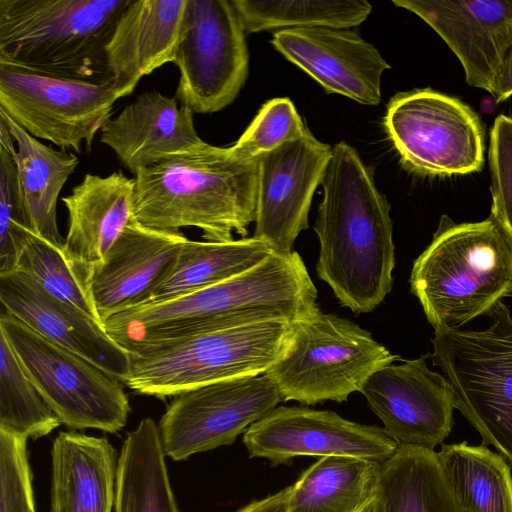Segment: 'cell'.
I'll return each mask as SVG.
<instances>
[{"label": "cell", "instance_id": "1", "mask_svg": "<svg viewBox=\"0 0 512 512\" xmlns=\"http://www.w3.org/2000/svg\"><path fill=\"white\" fill-rule=\"evenodd\" d=\"M321 184L314 225L320 243L317 275L342 306L371 312L393 285L391 205L377 189L372 169L345 142L332 147Z\"/></svg>", "mask_w": 512, "mask_h": 512}, {"label": "cell", "instance_id": "2", "mask_svg": "<svg viewBox=\"0 0 512 512\" xmlns=\"http://www.w3.org/2000/svg\"><path fill=\"white\" fill-rule=\"evenodd\" d=\"M317 289L301 256L273 251L249 270L215 285L108 317L103 326L122 347L164 342L198 332L319 310Z\"/></svg>", "mask_w": 512, "mask_h": 512}, {"label": "cell", "instance_id": "3", "mask_svg": "<svg viewBox=\"0 0 512 512\" xmlns=\"http://www.w3.org/2000/svg\"><path fill=\"white\" fill-rule=\"evenodd\" d=\"M258 159L204 141L134 176L133 214L166 232L195 227L205 241L246 237L256 219Z\"/></svg>", "mask_w": 512, "mask_h": 512}, {"label": "cell", "instance_id": "4", "mask_svg": "<svg viewBox=\"0 0 512 512\" xmlns=\"http://www.w3.org/2000/svg\"><path fill=\"white\" fill-rule=\"evenodd\" d=\"M409 282L434 330L461 328L512 296V242L490 215L464 223L442 215Z\"/></svg>", "mask_w": 512, "mask_h": 512}, {"label": "cell", "instance_id": "5", "mask_svg": "<svg viewBox=\"0 0 512 512\" xmlns=\"http://www.w3.org/2000/svg\"><path fill=\"white\" fill-rule=\"evenodd\" d=\"M131 0H0V63L55 77L111 80L106 47Z\"/></svg>", "mask_w": 512, "mask_h": 512}, {"label": "cell", "instance_id": "6", "mask_svg": "<svg viewBox=\"0 0 512 512\" xmlns=\"http://www.w3.org/2000/svg\"><path fill=\"white\" fill-rule=\"evenodd\" d=\"M292 322L275 318L206 330L130 350L124 384L166 398L232 378L264 374L287 352Z\"/></svg>", "mask_w": 512, "mask_h": 512}, {"label": "cell", "instance_id": "7", "mask_svg": "<svg viewBox=\"0 0 512 512\" xmlns=\"http://www.w3.org/2000/svg\"><path fill=\"white\" fill-rule=\"evenodd\" d=\"M482 330H435L431 358L455 394L456 409L512 466V316L498 303Z\"/></svg>", "mask_w": 512, "mask_h": 512}, {"label": "cell", "instance_id": "8", "mask_svg": "<svg viewBox=\"0 0 512 512\" xmlns=\"http://www.w3.org/2000/svg\"><path fill=\"white\" fill-rule=\"evenodd\" d=\"M358 324L320 309L292 321L285 355L264 375L282 402H344L377 370L398 360Z\"/></svg>", "mask_w": 512, "mask_h": 512}, {"label": "cell", "instance_id": "9", "mask_svg": "<svg viewBox=\"0 0 512 512\" xmlns=\"http://www.w3.org/2000/svg\"><path fill=\"white\" fill-rule=\"evenodd\" d=\"M0 333L62 424L107 433L124 428L131 408L120 380L6 312Z\"/></svg>", "mask_w": 512, "mask_h": 512}, {"label": "cell", "instance_id": "10", "mask_svg": "<svg viewBox=\"0 0 512 512\" xmlns=\"http://www.w3.org/2000/svg\"><path fill=\"white\" fill-rule=\"evenodd\" d=\"M402 162L431 176L465 175L484 164V129L460 99L431 88L396 94L384 118Z\"/></svg>", "mask_w": 512, "mask_h": 512}, {"label": "cell", "instance_id": "11", "mask_svg": "<svg viewBox=\"0 0 512 512\" xmlns=\"http://www.w3.org/2000/svg\"><path fill=\"white\" fill-rule=\"evenodd\" d=\"M122 98L111 81L55 77L0 63V111L36 139L80 152Z\"/></svg>", "mask_w": 512, "mask_h": 512}, {"label": "cell", "instance_id": "12", "mask_svg": "<svg viewBox=\"0 0 512 512\" xmlns=\"http://www.w3.org/2000/svg\"><path fill=\"white\" fill-rule=\"evenodd\" d=\"M245 33L232 0H187L173 62L181 105L209 114L234 101L248 75Z\"/></svg>", "mask_w": 512, "mask_h": 512}, {"label": "cell", "instance_id": "13", "mask_svg": "<svg viewBox=\"0 0 512 512\" xmlns=\"http://www.w3.org/2000/svg\"><path fill=\"white\" fill-rule=\"evenodd\" d=\"M281 401L264 374L221 380L176 396L158 424L164 453L175 461L230 445Z\"/></svg>", "mask_w": 512, "mask_h": 512}, {"label": "cell", "instance_id": "14", "mask_svg": "<svg viewBox=\"0 0 512 512\" xmlns=\"http://www.w3.org/2000/svg\"><path fill=\"white\" fill-rule=\"evenodd\" d=\"M243 442L251 457L273 464L295 457L349 456L383 463L399 444L383 428L356 423L328 410L275 407L253 423Z\"/></svg>", "mask_w": 512, "mask_h": 512}, {"label": "cell", "instance_id": "15", "mask_svg": "<svg viewBox=\"0 0 512 512\" xmlns=\"http://www.w3.org/2000/svg\"><path fill=\"white\" fill-rule=\"evenodd\" d=\"M332 147L306 128L303 135L258 158L253 237L277 253L293 252L297 236L308 228L313 194L322 183Z\"/></svg>", "mask_w": 512, "mask_h": 512}, {"label": "cell", "instance_id": "16", "mask_svg": "<svg viewBox=\"0 0 512 512\" xmlns=\"http://www.w3.org/2000/svg\"><path fill=\"white\" fill-rule=\"evenodd\" d=\"M426 358L384 366L360 392L398 444L433 449L451 433L456 399L448 380L431 371Z\"/></svg>", "mask_w": 512, "mask_h": 512}, {"label": "cell", "instance_id": "17", "mask_svg": "<svg viewBox=\"0 0 512 512\" xmlns=\"http://www.w3.org/2000/svg\"><path fill=\"white\" fill-rule=\"evenodd\" d=\"M424 20L460 61L466 82L492 96L512 46V0H393Z\"/></svg>", "mask_w": 512, "mask_h": 512}, {"label": "cell", "instance_id": "18", "mask_svg": "<svg viewBox=\"0 0 512 512\" xmlns=\"http://www.w3.org/2000/svg\"><path fill=\"white\" fill-rule=\"evenodd\" d=\"M187 240L181 232L151 229L135 218L89 277L88 289L102 323L150 303Z\"/></svg>", "mask_w": 512, "mask_h": 512}, {"label": "cell", "instance_id": "19", "mask_svg": "<svg viewBox=\"0 0 512 512\" xmlns=\"http://www.w3.org/2000/svg\"><path fill=\"white\" fill-rule=\"evenodd\" d=\"M271 43L326 92L364 105L381 101V77L390 66L358 33L331 27L284 29L273 34Z\"/></svg>", "mask_w": 512, "mask_h": 512}, {"label": "cell", "instance_id": "20", "mask_svg": "<svg viewBox=\"0 0 512 512\" xmlns=\"http://www.w3.org/2000/svg\"><path fill=\"white\" fill-rule=\"evenodd\" d=\"M0 300L7 314L124 383L130 352L106 332L101 322L50 295L19 271L0 275Z\"/></svg>", "mask_w": 512, "mask_h": 512}, {"label": "cell", "instance_id": "21", "mask_svg": "<svg viewBox=\"0 0 512 512\" xmlns=\"http://www.w3.org/2000/svg\"><path fill=\"white\" fill-rule=\"evenodd\" d=\"M133 191L134 178L122 171L107 176L87 173L62 198L68 212L64 255L87 288L93 268L135 219Z\"/></svg>", "mask_w": 512, "mask_h": 512}, {"label": "cell", "instance_id": "22", "mask_svg": "<svg viewBox=\"0 0 512 512\" xmlns=\"http://www.w3.org/2000/svg\"><path fill=\"white\" fill-rule=\"evenodd\" d=\"M187 0H131L106 47L111 83L122 97L166 63H173Z\"/></svg>", "mask_w": 512, "mask_h": 512}, {"label": "cell", "instance_id": "23", "mask_svg": "<svg viewBox=\"0 0 512 512\" xmlns=\"http://www.w3.org/2000/svg\"><path fill=\"white\" fill-rule=\"evenodd\" d=\"M193 114L175 97L145 92L106 122L100 141L135 176L203 141L195 130Z\"/></svg>", "mask_w": 512, "mask_h": 512}, {"label": "cell", "instance_id": "24", "mask_svg": "<svg viewBox=\"0 0 512 512\" xmlns=\"http://www.w3.org/2000/svg\"><path fill=\"white\" fill-rule=\"evenodd\" d=\"M117 463L106 437L60 432L51 449L50 512H112Z\"/></svg>", "mask_w": 512, "mask_h": 512}, {"label": "cell", "instance_id": "25", "mask_svg": "<svg viewBox=\"0 0 512 512\" xmlns=\"http://www.w3.org/2000/svg\"><path fill=\"white\" fill-rule=\"evenodd\" d=\"M15 140L14 160L22 195L34 232L58 248H64L57 224V201L68 178L79 164L66 150L45 145L0 111Z\"/></svg>", "mask_w": 512, "mask_h": 512}, {"label": "cell", "instance_id": "26", "mask_svg": "<svg viewBox=\"0 0 512 512\" xmlns=\"http://www.w3.org/2000/svg\"><path fill=\"white\" fill-rule=\"evenodd\" d=\"M377 495L383 512H467L457 500L438 452L399 444L381 463Z\"/></svg>", "mask_w": 512, "mask_h": 512}, {"label": "cell", "instance_id": "27", "mask_svg": "<svg viewBox=\"0 0 512 512\" xmlns=\"http://www.w3.org/2000/svg\"><path fill=\"white\" fill-rule=\"evenodd\" d=\"M158 425L142 419L118 456L115 512H180L170 485Z\"/></svg>", "mask_w": 512, "mask_h": 512}, {"label": "cell", "instance_id": "28", "mask_svg": "<svg viewBox=\"0 0 512 512\" xmlns=\"http://www.w3.org/2000/svg\"><path fill=\"white\" fill-rule=\"evenodd\" d=\"M381 463L322 457L291 486L288 512H359L377 493Z\"/></svg>", "mask_w": 512, "mask_h": 512}, {"label": "cell", "instance_id": "29", "mask_svg": "<svg viewBox=\"0 0 512 512\" xmlns=\"http://www.w3.org/2000/svg\"><path fill=\"white\" fill-rule=\"evenodd\" d=\"M273 251L269 243L253 236L226 242L188 239L150 303L167 301L228 280L258 265Z\"/></svg>", "mask_w": 512, "mask_h": 512}, {"label": "cell", "instance_id": "30", "mask_svg": "<svg viewBox=\"0 0 512 512\" xmlns=\"http://www.w3.org/2000/svg\"><path fill=\"white\" fill-rule=\"evenodd\" d=\"M438 456L467 512H512L511 466L484 445L442 444Z\"/></svg>", "mask_w": 512, "mask_h": 512}, {"label": "cell", "instance_id": "31", "mask_svg": "<svg viewBox=\"0 0 512 512\" xmlns=\"http://www.w3.org/2000/svg\"><path fill=\"white\" fill-rule=\"evenodd\" d=\"M246 33L294 28L348 29L372 11L365 0H232Z\"/></svg>", "mask_w": 512, "mask_h": 512}, {"label": "cell", "instance_id": "32", "mask_svg": "<svg viewBox=\"0 0 512 512\" xmlns=\"http://www.w3.org/2000/svg\"><path fill=\"white\" fill-rule=\"evenodd\" d=\"M61 421L31 381L5 336L0 333V429L38 439Z\"/></svg>", "mask_w": 512, "mask_h": 512}, {"label": "cell", "instance_id": "33", "mask_svg": "<svg viewBox=\"0 0 512 512\" xmlns=\"http://www.w3.org/2000/svg\"><path fill=\"white\" fill-rule=\"evenodd\" d=\"M14 271L24 273L50 295L102 323L88 288L74 273L63 249L35 232L18 255Z\"/></svg>", "mask_w": 512, "mask_h": 512}, {"label": "cell", "instance_id": "34", "mask_svg": "<svg viewBox=\"0 0 512 512\" xmlns=\"http://www.w3.org/2000/svg\"><path fill=\"white\" fill-rule=\"evenodd\" d=\"M15 140L0 117V275L14 271L18 255L33 230L19 184Z\"/></svg>", "mask_w": 512, "mask_h": 512}, {"label": "cell", "instance_id": "35", "mask_svg": "<svg viewBox=\"0 0 512 512\" xmlns=\"http://www.w3.org/2000/svg\"><path fill=\"white\" fill-rule=\"evenodd\" d=\"M306 128L289 98H275L262 106L231 148L242 159H258L264 153L301 137Z\"/></svg>", "mask_w": 512, "mask_h": 512}, {"label": "cell", "instance_id": "36", "mask_svg": "<svg viewBox=\"0 0 512 512\" xmlns=\"http://www.w3.org/2000/svg\"><path fill=\"white\" fill-rule=\"evenodd\" d=\"M490 216L512 242V117L495 118L489 140Z\"/></svg>", "mask_w": 512, "mask_h": 512}, {"label": "cell", "instance_id": "37", "mask_svg": "<svg viewBox=\"0 0 512 512\" xmlns=\"http://www.w3.org/2000/svg\"><path fill=\"white\" fill-rule=\"evenodd\" d=\"M27 438L0 429V512H35Z\"/></svg>", "mask_w": 512, "mask_h": 512}, {"label": "cell", "instance_id": "38", "mask_svg": "<svg viewBox=\"0 0 512 512\" xmlns=\"http://www.w3.org/2000/svg\"><path fill=\"white\" fill-rule=\"evenodd\" d=\"M291 486L263 499L253 501L237 512H288Z\"/></svg>", "mask_w": 512, "mask_h": 512}, {"label": "cell", "instance_id": "39", "mask_svg": "<svg viewBox=\"0 0 512 512\" xmlns=\"http://www.w3.org/2000/svg\"><path fill=\"white\" fill-rule=\"evenodd\" d=\"M512 96V46L503 63L497 79L494 99L497 103L503 102Z\"/></svg>", "mask_w": 512, "mask_h": 512}, {"label": "cell", "instance_id": "40", "mask_svg": "<svg viewBox=\"0 0 512 512\" xmlns=\"http://www.w3.org/2000/svg\"><path fill=\"white\" fill-rule=\"evenodd\" d=\"M359 512H383L382 503L377 493Z\"/></svg>", "mask_w": 512, "mask_h": 512}]
</instances>
